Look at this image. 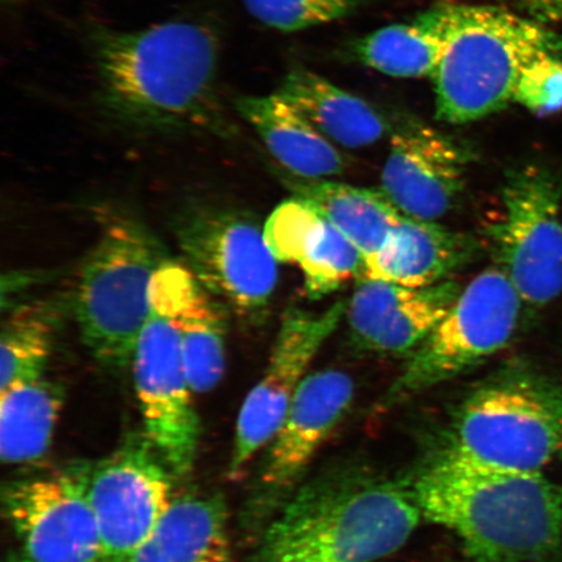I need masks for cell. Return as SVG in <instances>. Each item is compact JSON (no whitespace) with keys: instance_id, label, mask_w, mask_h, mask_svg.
<instances>
[{"instance_id":"52a82bcc","label":"cell","mask_w":562,"mask_h":562,"mask_svg":"<svg viewBox=\"0 0 562 562\" xmlns=\"http://www.w3.org/2000/svg\"><path fill=\"white\" fill-rule=\"evenodd\" d=\"M522 299L501 267L476 276L385 392L384 409L487 362L516 333Z\"/></svg>"},{"instance_id":"ac0fdd59","label":"cell","mask_w":562,"mask_h":562,"mask_svg":"<svg viewBox=\"0 0 562 562\" xmlns=\"http://www.w3.org/2000/svg\"><path fill=\"white\" fill-rule=\"evenodd\" d=\"M263 231L278 262L300 267L306 294L313 300L326 297L361 276L360 250L304 201L293 196L281 203Z\"/></svg>"},{"instance_id":"2e32d148","label":"cell","mask_w":562,"mask_h":562,"mask_svg":"<svg viewBox=\"0 0 562 562\" xmlns=\"http://www.w3.org/2000/svg\"><path fill=\"white\" fill-rule=\"evenodd\" d=\"M355 390L353 379L340 370H321L304 379L265 459L259 482L267 502H276L300 480L348 413Z\"/></svg>"},{"instance_id":"9a60e30c","label":"cell","mask_w":562,"mask_h":562,"mask_svg":"<svg viewBox=\"0 0 562 562\" xmlns=\"http://www.w3.org/2000/svg\"><path fill=\"white\" fill-rule=\"evenodd\" d=\"M463 286L445 280L428 286L358 278L347 304L356 346L370 353L409 357L451 311Z\"/></svg>"},{"instance_id":"603a6c76","label":"cell","mask_w":562,"mask_h":562,"mask_svg":"<svg viewBox=\"0 0 562 562\" xmlns=\"http://www.w3.org/2000/svg\"><path fill=\"white\" fill-rule=\"evenodd\" d=\"M449 5H435L406 23L363 35L351 42L349 53L362 66L395 79H431L445 53Z\"/></svg>"},{"instance_id":"5bb4252c","label":"cell","mask_w":562,"mask_h":562,"mask_svg":"<svg viewBox=\"0 0 562 562\" xmlns=\"http://www.w3.org/2000/svg\"><path fill=\"white\" fill-rule=\"evenodd\" d=\"M472 154L467 147L412 114L391 121L390 153L381 192L413 220L437 222L465 188Z\"/></svg>"},{"instance_id":"d4e9b609","label":"cell","mask_w":562,"mask_h":562,"mask_svg":"<svg viewBox=\"0 0 562 562\" xmlns=\"http://www.w3.org/2000/svg\"><path fill=\"white\" fill-rule=\"evenodd\" d=\"M59 384L41 376L0 392V456L9 465L44 457L63 406Z\"/></svg>"},{"instance_id":"f1b7e54d","label":"cell","mask_w":562,"mask_h":562,"mask_svg":"<svg viewBox=\"0 0 562 562\" xmlns=\"http://www.w3.org/2000/svg\"><path fill=\"white\" fill-rule=\"evenodd\" d=\"M7 562H32L27 560L25 557H11Z\"/></svg>"},{"instance_id":"ffe728a7","label":"cell","mask_w":562,"mask_h":562,"mask_svg":"<svg viewBox=\"0 0 562 562\" xmlns=\"http://www.w3.org/2000/svg\"><path fill=\"white\" fill-rule=\"evenodd\" d=\"M235 108L288 176L323 180L346 171V159L336 145L278 91L238 97Z\"/></svg>"},{"instance_id":"5b68a950","label":"cell","mask_w":562,"mask_h":562,"mask_svg":"<svg viewBox=\"0 0 562 562\" xmlns=\"http://www.w3.org/2000/svg\"><path fill=\"white\" fill-rule=\"evenodd\" d=\"M446 449L484 465L542 473L562 451V386L529 364H504L454 406Z\"/></svg>"},{"instance_id":"e0dca14e","label":"cell","mask_w":562,"mask_h":562,"mask_svg":"<svg viewBox=\"0 0 562 562\" xmlns=\"http://www.w3.org/2000/svg\"><path fill=\"white\" fill-rule=\"evenodd\" d=\"M150 299L151 305L170 319L179 336L192 391H213L226 369L227 306L214 297L186 265L171 259L154 278Z\"/></svg>"},{"instance_id":"83f0119b","label":"cell","mask_w":562,"mask_h":562,"mask_svg":"<svg viewBox=\"0 0 562 562\" xmlns=\"http://www.w3.org/2000/svg\"><path fill=\"white\" fill-rule=\"evenodd\" d=\"M519 12L540 23L562 21V0H513Z\"/></svg>"},{"instance_id":"277c9868","label":"cell","mask_w":562,"mask_h":562,"mask_svg":"<svg viewBox=\"0 0 562 562\" xmlns=\"http://www.w3.org/2000/svg\"><path fill=\"white\" fill-rule=\"evenodd\" d=\"M562 53V35L544 23L498 5H449L445 53L431 77L435 115L463 125L509 104L524 74Z\"/></svg>"},{"instance_id":"8992f818","label":"cell","mask_w":562,"mask_h":562,"mask_svg":"<svg viewBox=\"0 0 562 562\" xmlns=\"http://www.w3.org/2000/svg\"><path fill=\"white\" fill-rule=\"evenodd\" d=\"M168 261L143 223L116 216L104 224L77 278L74 307L83 346L104 369L132 364L151 313V284Z\"/></svg>"},{"instance_id":"8fae6325","label":"cell","mask_w":562,"mask_h":562,"mask_svg":"<svg viewBox=\"0 0 562 562\" xmlns=\"http://www.w3.org/2000/svg\"><path fill=\"white\" fill-rule=\"evenodd\" d=\"M91 465L70 463L7 484L3 509L32 562H100L101 540L89 497Z\"/></svg>"},{"instance_id":"44dd1931","label":"cell","mask_w":562,"mask_h":562,"mask_svg":"<svg viewBox=\"0 0 562 562\" xmlns=\"http://www.w3.org/2000/svg\"><path fill=\"white\" fill-rule=\"evenodd\" d=\"M277 91L337 146L361 149L390 136L391 121L374 105L311 69L292 68Z\"/></svg>"},{"instance_id":"4dcf8cb0","label":"cell","mask_w":562,"mask_h":562,"mask_svg":"<svg viewBox=\"0 0 562 562\" xmlns=\"http://www.w3.org/2000/svg\"><path fill=\"white\" fill-rule=\"evenodd\" d=\"M4 2H10V3H12V2H16V0H4Z\"/></svg>"},{"instance_id":"cb8c5ba5","label":"cell","mask_w":562,"mask_h":562,"mask_svg":"<svg viewBox=\"0 0 562 562\" xmlns=\"http://www.w3.org/2000/svg\"><path fill=\"white\" fill-rule=\"evenodd\" d=\"M294 199L307 203L316 213L360 250L363 261L378 255L403 214L374 189L346 182L304 180L288 176Z\"/></svg>"},{"instance_id":"7402d4cb","label":"cell","mask_w":562,"mask_h":562,"mask_svg":"<svg viewBox=\"0 0 562 562\" xmlns=\"http://www.w3.org/2000/svg\"><path fill=\"white\" fill-rule=\"evenodd\" d=\"M132 562H234L226 502L220 494L175 496Z\"/></svg>"},{"instance_id":"3957f363","label":"cell","mask_w":562,"mask_h":562,"mask_svg":"<svg viewBox=\"0 0 562 562\" xmlns=\"http://www.w3.org/2000/svg\"><path fill=\"white\" fill-rule=\"evenodd\" d=\"M422 519L406 484L341 472L302 488L250 562H375L403 548Z\"/></svg>"},{"instance_id":"6da1fadb","label":"cell","mask_w":562,"mask_h":562,"mask_svg":"<svg viewBox=\"0 0 562 562\" xmlns=\"http://www.w3.org/2000/svg\"><path fill=\"white\" fill-rule=\"evenodd\" d=\"M98 98L112 121L138 132H211L231 124L217 89L221 41L206 23L176 19L144 30L90 34Z\"/></svg>"},{"instance_id":"ba28073f","label":"cell","mask_w":562,"mask_h":562,"mask_svg":"<svg viewBox=\"0 0 562 562\" xmlns=\"http://www.w3.org/2000/svg\"><path fill=\"white\" fill-rule=\"evenodd\" d=\"M176 238L196 280L241 318L259 322L278 285V259L244 211L195 205L176 220Z\"/></svg>"},{"instance_id":"4fadbf2b","label":"cell","mask_w":562,"mask_h":562,"mask_svg":"<svg viewBox=\"0 0 562 562\" xmlns=\"http://www.w3.org/2000/svg\"><path fill=\"white\" fill-rule=\"evenodd\" d=\"M347 304L348 301L340 300L321 313L291 306L284 313L270 362L238 414L228 469L231 477L240 475L255 456L277 437L308 367L340 326Z\"/></svg>"},{"instance_id":"484cf974","label":"cell","mask_w":562,"mask_h":562,"mask_svg":"<svg viewBox=\"0 0 562 562\" xmlns=\"http://www.w3.org/2000/svg\"><path fill=\"white\" fill-rule=\"evenodd\" d=\"M55 328L56 312L47 302L13 308L0 337V392L45 375Z\"/></svg>"},{"instance_id":"7c38bea8","label":"cell","mask_w":562,"mask_h":562,"mask_svg":"<svg viewBox=\"0 0 562 562\" xmlns=\"http://www.w3.org/2000/svg\"><path fill=\"white\" fill-rule=\"evenodd\" d=\"M145 435L178 477L194 469L201 424L193 404L178 334L151 305L132 360Z\"/></svg>"},{"instance_id":"d6986e66","label":"cell","mask_w":562,"mask_h":562,"mask_svg":"<svg viewBox=\"0 0 562 562\" xmlns=\"http://www.w3.org/2000/svg\"><path fill=\"white\" fill-rule=\"evenodd\" d=\"M480 248L475 238L462 232L403 215L378 255L363 261L358 278L434 285L472 262Z\"/></svg>"},{"instance_id":"9c48e42d","label":"cell","mask_w":562,"mask_h":562,"mask_svg":"<svg viewBox=\"0 0 562 562\" xmlns=\"http://www.w3.org/2000/svg\"><path fill=\"white\" fill-rule=\"evenodd\" d=\"M561 196V182L547 168H513L502 186L501 211L484 229L496 266L536 307L562 293Z\"/></svg>"},{"instance_id":"4316f807","label":"cell","mask_w":562,"mask_h":562,"mask_svg":"<svg viewBox=\"0 0 562 562\" xmlns=\"http://www.w3.org/2000/svg\"><path fill=\"white\" fill-rule=\"evenodd\" d=\"M258 23L273 31L294 33L335 23L360 10L364 0H241Z\"/></svg>"},{"instance_id":"30bf717a","label":"cell","mask_w":562,"mask_h":562,"mask_svg":"<svg viewBox=\"0 0 562 562\" xmlns=\"http://www.w3.org/2000/svg\"><path fill=\"white\" fill-rule=\"evenodd\" d=\"M173 480L145 434L91 465L89 497L100 531V562L135 559L171 507Z\"/></svg>"},{"instance_id":"7a4b0ae2","label":"cell","mask_w":562,"mask_h":562,"mask_svg":"<svg viewBox=\"0 0 562 562\" xmlns=\"http://www.w3.org/2000/svg\"><path fill=\"white\" fill-rule=\"evenodd\" d=\"M422 518L462 540L486 562L551 558L562 540V488L542 473L512 472L448 449L406 484Z\"/></svg>"},{"instance_id":"f546056e","label":"cell","mask_w":562,"mask_h":562,"mask_svg":"<svg viewBox=\"0 0 562 562\" xmlns=\"http://www.w3.org/2000/svg\"><path fill=\"white\" fill-rule=\"evenodd\" d=\"M462 562H486V561H481V560L472 559V560H470V561H462Z\"/></svg>"}]
</instances>
